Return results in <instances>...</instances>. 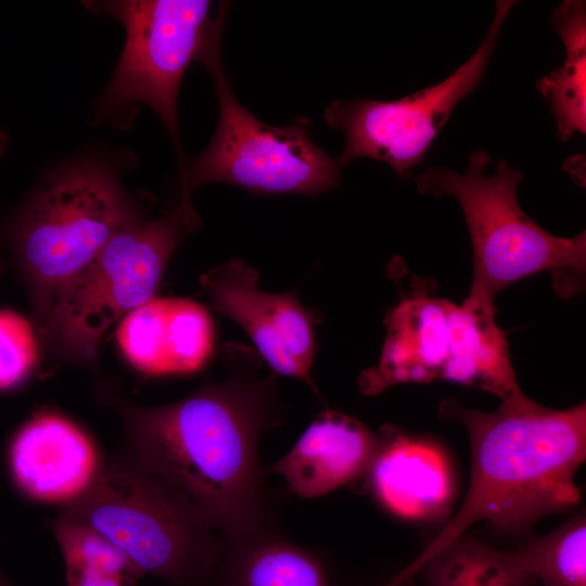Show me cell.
<instances>
[{
	"instance_id": "22",
	"label": "cell",
	"mask_w": 586,
	"mask_h": 586,
	"mask_svg": "<svg viewBox=\"0 0 586 586\" xmlns=\"http://www.w3.org/2000/svg\"><path fill=\"white\" fill-rule=\"evenodd\" d=\"M39 349L33 324L11 309H0V390L24 382L38 362Z\"/></svg>"
},
{
	"instance_id": "2",
	"label": "cell",
	"mask_w": 586,
	"mask_h": 586,
	"mask_svg": "<svg viewBox=\"0 0 586 586\" xmlns=\"http://www.w3.org/2000/svg\"><path fill=\"white\" fill-rule=\"evenodd\" d=\"M440 410L468 432V492L454 517L392 583L413 578L430 557L477 522L519 534L581 498L575 475L586 458L585 403L564 410L538 405L525 412H485L449 398Z\"/></svg>"
},
{
	"instance_id": "13",
	"label": "cell",
	"mask_w": 586,
	"mask_h": 586,
	"mask_svg": "<svg viewBox=\"0 0 586 586\" xmlns=\"http://www.w3.org/2000/svg\"><path fill=\"white\" fill-rule=\"evenodd\" d=\"M454 303L416 288L386 317V336L377 365L360 372L362 394L375 396L396 384L442 380Z\"/></svg>"
},
{
	"instance_id": "6",
	"label": "cell",
	"mask_w": 586,
	"mask_h": 586,
	"mask_svg": "<svg viewBox=\"0 0 586 586\" xmlns=\"http://www.w3.org/2000/svg\"><path fill=\"white\" fill-rule=\"evenodd\" d=\"M200 226L191 199L181 198L163 217L117 232L60 291L42 335L67 358L95 361L107 329L154 296L173 254Z\"/></svg>"
},
{
	"instance_id": "26",
	"label": "cell",
	"mask_w": 586,
	"mask_h": 586,
	"mask_svg": "<svg viewBox=\"0 0 586 586\" xmlns=\"http://www.w3.org/2000/svg\"><path fill=\"white\" fill-rule=\"evenodd\" d=\"M0 586H12L3 575L0 574Z\"/></svg>"
},
{
	"instance_id": "16",
	"label": "cell",
	"mask_w": 586,
	"mask_h": 586,
	"mask_svg": "<svg viewBox=\"0 0 586 586\" xmlns=\"http://www.w3.org/2000/svg\"><path fill=\"white\" fill-rule=\"evenodd\" d=\"M375 498L391 513L413 521L436 519L449 508L454 476L433 443L387 428L368 472Z\"/></svg>"
},
{
	"instance_id": "12",
	"label": "cell",
	"mask_w": 586,
	"mask_h": 586,
	"mask_svg": "<svg viewBox=\"0 0 586 586\" xmlns=\"http://www.w3.org/2000/svg\"><path fill=\"white\" fill-rule=\"evenodd\" d=\"M117 342L126 359L143 373L186 374L209 360L215 328L201 304L153 296L123 317Z\"/></svg>"
},
{
	"instance_id": "25",
	"label": "cell",
	"mask_w": 586,
	"mask_h": 586,
	"mask_svg": "<svg viewBox=\"0 0 586 586\" xmlns=\"http://www.w3.org/2000/svg\"><path fill=\"white\" fill-rule=\"evenodd\" d=\"M413 578L411 579H407V581H403V582H399V583H386L384 586H417L413 581Z\"/></svg>"
},
{
	"instance_id": "21",
	"label": "cell",
	"mask_w": 586,
	"mask_h": 586,
	"mask_svg": "<svg viewBox=\"0 0 586 586\" xmlns=\"http://www.w3.org/2000/svg\"><path fill=\"white\" fill-rule=\"evenodd\" d=\"M65 573L98 572L138 583L142 577L125 553L91 526L60 512L51 523Z\"/></svg>"
},
{
	"instance_id": "24",
	"label": "cell",
	"mask_w": 586,
	"mask_h": 586,
	"mask_svg": "<svg viewBox=\"0 0 586 586\" xmlns=\"http://www.w3.org/2000/svg\"><path fill=\"white\" fill-rule=\"evenodd\" d=\"M8 145V138L3 131L0 130V156L3 154Z\"/></svg>"
},
{
	"instance_id": "17",
	"label": "cell",
	"mask_w": 586,
	"mask_h": 586,
	"mask_svg": "<svg viewBox=\"0 0 586 586\" xmlns=\"http://www.w3.org/2000/svg\"><path fill=\"white\" fill-rule=\"evenodd\" d=\"M566 56L563 65L537 81L557 123V138L586 132V10L585 1L568 0L551 16Z\"/></svg>"
},
{
	"instance_id": "23",
	"label": "cell",
	"mask_w": 586,
	"mask_h": 586,
	"mask_svg": "<svg viewBox=\"0 0 586 586\" xmlns=\"http://www.w3.org/2000/svg\"><path fill=\"white\" fill-rule=\"evenodd\" d=\"M66 586H137L126 577L98 572L66 573Z\"/></svg>"
},
{
	"instance_id": "8",
	"label": "cell",
	"mask_w": 586,
	"mask_h": 586,
	"mask_svg": "<svg viewBox=\"0 0 586 586\" xmlns=\"http://www.w3.org/2000/svg\"><path fill=\"white\" fill-rule=\"evenodd\" d=\"M126 31L124 51L97 107L101 118L127 124L140 103L162 119L174 143L180 179L186 161L179 139L177 99L189 65L225 23L227 4L212 12L207 0H118L88 2Z\"/></svg>"
},
{
	"instance_id": "5",
	"label": "cell",
	"mask_w": 586,
	"mask_h": 586,
	"mask_svg": "<svg viewBox=\"0 0 586 586\" xmlns=\"http://www.w3.org/2000/svg\"><path fill=\"white\" fill-rule=\"evenodd\" d=\"M61 513L105 536L142 577L171 586L207 584L222 556L209 522L128 451L102 463L88 491Z\"/></svg>"
},
{
	"instance_id": "11",
	"label": "cell",
	"mask_w": 586,
	"mask_h": 586,
	"mask_svg": "<svg viewBox=\"0 0 586 586\" xmlns=\"http://www.w3.org/2000/svg\"><path fill=\"white\" fill-rule=\"evenodd\" d=\"M8 460L21 493L63 507L88 491L103 463L90 437L71 420L51 411L34 415L18 429Z\"/></svg>"
},
{
	"instance_id": "9",
	"label": "cell",
	"mask_w": 586,
	"mask_h": 586,
	"mask_svg": "<svg viewBox=\"0 0 586 586\" xmlns=\"http://www.w3.org/2000/svg\"><path fill=\"white\" fill-rule=\"evenodd\" d=\"M515 1L498 0L494 20L475 52L443 81L402 99L336 100L324 111L327 124L342 131L341 167L358 157L390 165L407 178L419 165L456 105L482 81L500 29Z\"/></svg>"
},
{
	"instance_id": "4",
	"label": "cell",
	"mask_w": 586,
	"mask_h": 586,
	"mask_svg": "<svg viewBox=\"0 0 586 586\" xmlns=\"http://www.w3.org/2000/svg\"><path fill=\"white\" fill-rule=\"evenodd\" d=\"M483 149L469 156L466 173L429 168L416 179L424 195H450L463 212L473 249L470 293L495 300L505 288L535 273L549 272L555 290L569 297L582 290L586 271V232L573 238L550 234L520 207L517 188L523 175Z\"/></svg>"
},
{
	"instance_id": "1",
	"label": "cell",
	"mask_w": 586,
	"mask_h": 586,
	"mask_svg": "<svg viewBox=\"0 0 586 586\" xmlns=\"http://www.w3.org/2000/svg\"><path fill=\"white\" fill-rule=\"evenodd\" d=\"M225 354L229 377L180 400L140 406L106 386L100 396L119 415L130 456L239 542L262 523L258 444L276 421V397L272 377L256 375L252 349L228 343Z\"/></svg>"
},
{
	"instance_id": "27",
	"label": "cell",
	"mask_w": 586,
	"mask_h": 586,
	"mask_svg": "<svg viewBox=\"0 0 586 586\" xmlns=\"http://www.w3.org/2000/svg\"><path fill=\"white\" fill-rule=\"evenodd\" d=\"M2 269H3V265H2V263L0 262V272L2 271Z\"/></svg>"
},
{
	"instance_id": "3",
	"label": "cell",
	"mask_w": 586,
	"mask_h": 586,
	"mask_svg": "<svg viewBox=\"0 0 586 586\" xmlns=\"http://www.w3.org/2000/svg\"><path fill=\"white\" fill-rule=\"evenodd\" d=\"M141 220L118 177L95 160L44 179L11 228L14 257L43 333L60 291L120 230Z\"/></svg>"
},
{
	"instance_id": "10",
	"label": "cell",
	"mask_w": 586,
	"mask_h": 586,
	"mask_svg": "<svg viewBox=\"0 0 586 586\" xmlns=\"http://www.w3.org/2000/svg\"><path fill=\"white\" fill-rule=\"evenodd\" d=\"M209 305L237 322L276 373L315 388L310 368L315 355L314 317L294 292L259 289V273L241 258L216 266L200 278Z\"/></svg>"
},
{
	"instance_id": "18",
	"label": "cell",
	"mask_w": 586,
	"mask_h": 586,
	"mask_svg": "<svg viewBox=\"0 0 586 586\" xmlns=\"http://www.w3.org/2000/svg\"><path fill=\"white\" fill-rule=\"evenodd\" d=\"M257 537L234 542V550L221 556L214 575L219 586H329L317 556L283 540Z\"/></svg>"
},
{
	"instance_id": "15",
	"label": "cell",
	"mask_w": 586,
	"mask_h": 586,
	"mask_svg": "<svg viewBox=\"0 0 586 586\" xmlns=\"http://www.w3.org/2000/svg\"><path fill=\"white\" fill-rule=\"evenodd\" d=\"M442 380L497 396L504 411L525 412L539 405L518 383L506 335L496 323L494 298L485 295L469 293L460 306L454 303Z\"/></svg>"
},
{
	"instance_id": "20",
	"label": "cell",
	"mask_w": 586,
	"mask_h": 586,
	"mask_svg": "<svg viewBox=\"0 0 586 586\" xmlns=\"http://www.w3.org/2000/svg\"><path fill=\"white\" fill-rule=\"evenodd\" d=\"M515 551L525 571L544 586H586L585 514L577 513Z\"/></svg>"
},
{
	"instance_id": "7",
	"label": "cell",
	"mask_w": 586,
	"mask_h": 586,
	"mask_svg": "<svg viewBox=\"0 0 586 586\" xmlns=\"http://www.w3.org/2000/svg\"><path fill=\"white\" fill-rule=\"evenodd\" d=\"M222 28L214 31L198 59L214 81L218 125L207 148L187 166L181 196L190 198L192 190L214 182L259 194L318 195L335 188L342 167L311 139L308 118L275 127L238 101L221 62Z\"/></svg>"
},
{
	"instance_id": "19",
	"label": "cell",
	"mask_w": 586,
	"mask_h": 586,
	"mask_svg": "<svg viewBox=\"0 0 586 586\" xmlns=\"http://www.w3.org/2000/svg\"><path fill=\"white\" fill-rule=\"evenodd\" d=\"M430 586H530L535 581L515 550L494 548L464 533L418 570Z\"/></svg>"
},
{
	"instance_id": "14",
	"label": "cell",
	"mask_w": 586,
	"mask_h": 586,
	"mask_svg": "<svg viewBox=\"0 0 586 586\" xmlns=\"http://www.w3.org/2000/svg\"><path fill=\"white\" fill-rule=\"evenodd\" d=\"M379 446L380 436L359 420L326 410L271 470L294 494L315 498L367 475Z\"/></svg>"
}]
</instances>
